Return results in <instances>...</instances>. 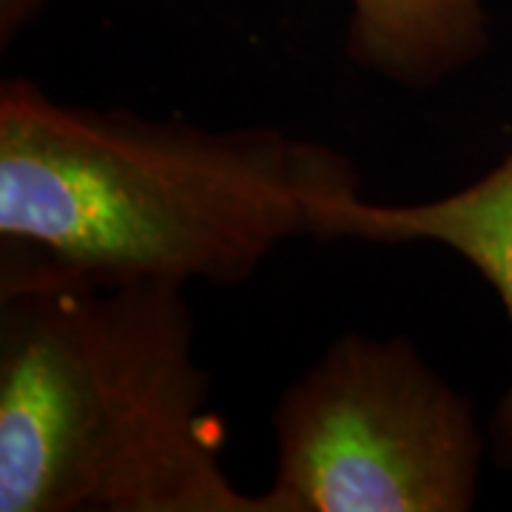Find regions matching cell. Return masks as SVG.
<instances>
[{
    "mask_svg": "<svg viewBox=\"0 0 512 512\" xmlns=\"http://www.w3.org/2000/svg\"><path fill=\"white\" fill-rule=\"evenodd\" d=\"M183 291L3 251L0 512H259L222 467Z\"/></svg>",
    "mask_w": 512,
    "mask_h": 512,
    "instance_id": "7a4b0ae2",
    "label": "cell"
},
{
    "mask_svg": "<svg viewBox=\"0 0 512 512\" xmlns=\"http://www.w3.org/2000/svg\"><path fill=\"white\" fill-rule=\"evenodd\" d=\"M316 237L441 245L467 259L493 285L512 328V154L481 180L441 200L382 205L348 194L322 202ZM490 441L498 464L512 470V376L490 421Z\"/></svg>",
    "mask_w": 512,
    "mask_h": 512,
    "instance_id": "277c9868",
    "label": "cell"
},
{
    "mask_svg": "<svg viewBox=\"0 0 512 512\" xmlns=\"http://www.w3.org/2000/svg\"><path fill=\"white\" fill-rule=\"evenodd\" d=\"M46 3L49 0H0V43L9 46V40L29 26Z\"/></svg>",
    "mask_w": 512,
    "mask_h": 512,
    "instance_id": "8992f818",
    "label": "cell"
},
{
    "mask_svg": "<svg viewBox=\"0 0 512 512\" xmlns=\"http://www.w3.org/2000/svg\"><path fill=\"white\" fill-rule=\"evenodd\" d=\"M359 194L348 154L271 126L205 128L0 86V237L97 282L239 285Z\"/></svg>",
    "mask_w": 512,
    "mask_h": 512,
    "instance_id": "6da1fadb",
    "label": "cell"
},
{
    "mask_svg": "<svg viewBox=\"0 0 512 512\" xmlns=\"http://www.w3.org/2000/svg\"><path fill=\"white\" fill-rule=\"evenodd\" d=\"M259 512H467L484 433L410 339L345 333L285 387Z\"/></svg>",
    "mask_w": 512,
    "mask_h": 512,
    "instance_id": "3957f363",
    "label": "cell"
},
{
    "mask_svg": "<svg viewBox=\"0 0 512 512\" xmlns=\"http://www.w3.org/2000/svg\"><path fill=\"white\" fill-rule=\"evenodd\" d=\"M350 63L407 92H430L484 55V0H348Z\"/></svg>",
    "mask_w": 512,
    "mask_h": 512,
    "instance_id": "5b68a950",
    "label": "cell"
}]
</instances>
